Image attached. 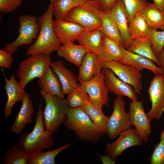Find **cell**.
<instances>
[{"instance_id": "cell-38", "label": "cell", "mask_w": 164, "mask_h": 164, "mask_svg": "<svg viewBox=\"0 0 164 164\" xmlns=\"http://www.w3.org/2000/svg\"><path fill=\"white\" fill-rule=\"evenodd\" d=\"M23 0H0V11L4 13L14 12L21 4Z\"/></svg>"}, {"instance_id": "cell-29", "label": "cell", "mask_w": 164, "mask_h": 164, "mask_svg": "<svg viewBox=\"0 0 164 164\" xmlns=\"http://www.w3.org/2000/svg\"><path fill=\"white\" fill-rule=\"evenodd\" d=\"M81 108L88 114L98 129L104 133L106 134L109 117L104 115L102 108L92 104L89 101L86 102Z\"/></svg>"}, {"instance_id": "cell-24", "label": "cell", "mask_w": 164, "mask_h": 164, "mask_svg": "<svg viewBox=\"0 0 164 164\" xmlns=\"http://www.w3.org/2000/svg\"><path fill=\"white\" fill-rule=\"evenodd\" d=\"M58 56L65 59L70 63L79 67L85 55L88 52L87 49L80 44L73 43L63 44L57 51Z\"/></svg>"}, {"instance_id": "cell-36", "label": "cell", "mask_w": 164, "mask_h": 164, "mask_svg": "<svg viewBox=\"0 0 164 164\" xmlns=\"http://www.w3.org/2000/svg\"><path fill=\"white\" fill-rule=\"evenodd\" d=\"M149 162L151 164H164V128L160 133L159 142L155 146L149 157Z\"/></svg>"}, {"instance_id": "cell-33", "label": "cell", "mask_w": 164, "mask_h": 164, "mask_svg": "<svg viewBox=\"0 0 164 164\" xmlns=\"http://www.w3.org/2000/svg\"><path fill=\"white\" fill-rule=\"evenodd\" d=\"M30 157L17 145H13L4 154L2 162L5 164H29Z\"/></svg>"}, {"instance_id": "cell-17", "label": "cell", "mask_w": 164, "mask_h": 164, "mask_svg": "<svg viewBox=\"0 0 164 164\" xmlns=\"http://www.w3.org/2000/svg\"><path fill=\"white\" fill-rule=\"evenodd\" d=\"M121 55L119 61L122 64L132 66L141 70L146 69L155 75L163 74L162 70L156 65L152 60L139 55L131 52L121 46Z\"/></svg>"}, {"instance_id": "cell-34", "label": "cell", "mask_w": 164, "mask_h": 164, "mask_svg": "<svg viewBox=\"0 0 164 164\" xmlns=\"http://www.w3.org/2000/svg\"><path fill=\"white\" fill-rule=\"evenodd\" d=\"M89 95L84 87L80 84L76 89L67 94L66 101L71 108L81 107L89 100Z\"/></svg>"}, {"instance_id": "cell-11", "label": "cell", "mask_w": 164, "mask_h": 164, "mask_svg": "<svg viewBox=\"0 0 164 164\" xmlns=\"http://www.w3.org/2000/svg\"><path fill=\"white\" fill-rule=\"evenodd\" d=\"M143 99L130 101L128 114L132 125L134 126L138 134L144 143H147L152 134L151 121L145 111L143 104Z\"/></svg>"}, {"instance_id": "cell-4", "label": "cell", "mask_w": 164, "mask_h": 164, "mask_svg": "<svg viewBox=\"0 0 164 164\" xmlns=\"http://www.w3.org/2000/svg\"><path fill=\"white\" fill-rule=\"evenodd\" d=\"M39 92L45 103L43 111L45 129L54 133L64 123L69 106L64 97L50 95L41 90Z\"/></svg>"}, {"instance_id": "cell-31", "label": "cell", "mask_w": 164, "mask_h": 164, "mask_svg": "<svg viewBox=\"0 0 164 164\" xmlns=\"http://www.w3.org/2000/svg\"><path fill=\"white\" fill-rule=\"evenodd\" d=\"M71 145V143H69L52 151L44 152L43 151L31 155L29 164H55L56 156Z\"/></svg>"}, {"instance_id": "cell-44", "label": "cell", "mask_w": 164, "mask_h": 164, "mask_svg": "<svg viewBox=\"0 0 164 164\" xmlns=\"http://www.w3.org/2000/svg\"><path fill=\"white\" fill-rule=\"evenodd\" d=\"M60 0H50V2H51L52 3H54L56 2L59 1Z\"/></svg>"}, {"instance_id": "cell-16", "label": "cell", "mask_w": 164, "mask_h": 164, "mask_svg": "<svg viewBox=\"0 0 164 164\" xmlns=\"http://www.w3.org/2000/svg\"><path fill=\"white\" fill-rule=\"evenodd\" d=\"M5 81L4 88L7 96V101L3 110L4 117L8 118L12 113V107L16 102L22 101L26 94L25 89L22 88L19 82L16 80L15 76L11 74L8 79L3 73Z\"/></svg>"}, {"instance_id": "cell-19", "label": "cell", "mask_w": 164, "mask_h": 164, "mask_svg": "<svg viewBox=\"0 0 164 164\" xmlns=\"http://www.w3.org/2000/svg\"><path fill=\"white\" fill-rule=\"evenodd\" d=\"M102 63L97 54L87 52L79 67L78 80L80 82L87 81L100 73L102 70Z\"/></svg>"}, {"instance_id": "cell-12", "label": "cell", "mask_w": 164, "mask_h": 164, "mask_svg": "<svg viewBox=\"0 0 164 164\" xmlns=\"http://www.w3.org/2000/svg\"><path fill=\"white\" fill-rule=\"evenodd\" d=\"M80 83L88 94L90 103L101 108L108 106L109 91L105 85L103 69L89 80Z\"/></svg>"}, {"instance_id": "cell-26", "label": "cell", "mask_w": 164, "mask_h": 164, "mask_svg": "<svg viewBox=\"0 0 164 164\" xmlns=\"http://www.w3.org/2000/svg\"><path fill=\"white\" fill-rule=\"evenodd\" d=\"M126 50L131 52L152 60L159 66L158 59L153 51L149 36L133 39Z\"/></svg>"}, {"instance_id": "cell-20", "label": "cell", "mask_w": 164, "mask_h": 164, "mask_svg": "<svg viewBox=\"0 0 164 164\" xmlns=\"http://www.w3.org/2000/svg\"><path fill=\"white\" fill-rule=\"evenodd\" d=\"M22 102L19 111L10 128L11 132L17 135L20 134L27 125L32 121V115L34 111V105L29 94L26 93Z\"/></svg>"}, {"instance_id": "cell-2", "label": "cell", "mask_w": 164, "mask_h": 164, "mask_svg": "<svg viewBox=\"0 0 164 164\" xmlns=\"http://www.w3.org/2000/svg\"><path fill=\"white\" fill-rule=\"evenodd\" d=\"M53 3L50 2L46 10L39 18L40 29L35 42L28 48L26 56L44 54L50 56L57 51L62 44L56 36L53 25Z\"/></svg>"}, {"instance_id": "cell-9", "label": "cell", "mask_w": 164, "mask_h": 164, "mask_svg": "<svg viewBox=\"0 0 164 164\" xmlns=\"http://www.w3.org/2000/svg\"><path fill=\"white\" fill-rule=\"evenodd\" d=\"M102 68L112 70L120 79L132 85L137 94H141L143 89L141 70L130 65L115 61L102 63Z\"/></svg>"}, {"instance_id": "cell-28", "label": "cell", "mask_w": 164, "mask_h": 164, "mask_svg": "<svg viewBox=\"0 0 164 164\" xmlns=\"http://www.w3.org/2000/svg\"><path fill=\"white\" fill-rule=\"evenodd\" d=\"M121 46L104 35L101 49L97 54L99 60L102 63L119 61L121 55Z\"/></svg>"}, {"instance_id": "cell-10", "label": "cell", "mask_w": 164, "mask_h": 164, "mask_svg": "<svg viewBox=\"0 0 164 164\" xmlns=\"http://www.w3.org/2000/svg\"><path fill=\"white\" fill-rule=\"evenodd\" d=\"M148 93L151 108L147 113L149 119L159 120L164 113V75H155L151 80Z\"/></svg>"}, {"instance_id": "cell-30", "label": "cell", "mask_w": 164, "mask_h": 164, "mask_svg": "<svg viewBox=\"0 0 164 164\" xmlns=\"http://www.w3.org/2000/svg\"><path fill=\"white\" fill-rule=\"evenodd\" d=\"M128 25L132 40L149 36L150 34L151 29L140 12L136 13L132 21L128 22Z\"/></svg>"}, {"instance_id": "cell-18", "label": "cell", "mask_w": 164, "mask_h": 164, "mask_svg": "<svg viewBox=\"0 0 164 164\" xmlns=\"http://www.w3.org/2000/svg\"><path fill=\"white\" fill-rule=\"evenodd\" d=\"M50 67L60 81L63 95L69 94L80 85L76 75L65 67L62 61L51 62Z\"/></svg>"}, {"instance_id": "cell-41", "label": "cell", "mask_w": 164, "mask_h": 164, "mask_svg": "<svg viewBox=\"0 0 164 164\" xmlns=\"http://www.w3.org/2000/svg\"><path fill=\"white\" fill-rule=\"evenodd\" d=\"M102 163L103 164H115L116 160H112L108 155L103 156L100 154H98Z\"/></svg>"}, {"instance_id": "cell-27", "label": "cell", "mask_w": 164, "mask_h": 164, "mask_svg": "<svg viewBox=\"0 0 164 164\" xmlns=\"http://www.w3.org/2000/svg\"><path fill=\"white\" fill-rule=\"evenodd\" d=\"M140 12L151 29L164 30V12L154 3L147 2Z\"/></svg>"}, {"instance_id": "cell-35", "label": "cell", "mask_w": 164, "mask_h": 164, "mask_svg": "<svg viewBox=\"0 0 164 164\" xmlns=\"http://www.w3.org/2000/svg\"><path fill=\"white\" fill-rule=\"evenodd\" d=\"M123 4L128 22L140 12L147 3L146 0H120Z\"/></svg>"}, {"instance_id": "cell-8", "label": "cell", "mask_w": 164, "mask_h": 164, "mask_svg": "<svg viewBox=\"0 0 164 164\" xmlns=\"http://www.w3.org/2000/svg\"><path fill=\"white\" fill-rule=\"evenodd\" d=\"M113 104V112L108 118L106 133L111 139H115L132 126L128 113L125 111L126 102L123 96H117L114 99Z\"/></svg>"}, {"instance_id": "cell-21", "label": "cell", "mask_w": 164, "mask_h": 164, "mask_svg": "<svg viewBox=\"0 0 164 164\" xmlns=\"http://www.w3.org/2000/svg\"><path fill=\"white\" fill-rule=\"evenodd\" d=\"M116 22L127 49L132 39L128 28V22L124 5L120 0H117L110 10Z\"/></svg>"}, {"instance_id": "cell-37", "label": "cell", "mask_w": 164, "mask_h": 164, "mask_svg": "<svg viewBox=\"0 0 164 164\" xmlns=\"http://www.w3.org/2000/svg\"><path fill=\"white\" fill-rule=\"evenodd\" d=\"M149 36L153 51L157 57L164 47V30L159 31L151 29Z\"/></svg>"}, {"instance_id": "cell-43", "label": "cell", "mask_w": 164, "mask_h": 164, "mask_svg": "<svg viewBox=\"0 0 164 164\" xmlns=\"http://www.w3.org/2000/svg\"><path fill=\"white\" fill-rule=\"evenodd\" d=\"M154 3L161 10L164 12V0H153Z\"/></svg>"}, {"instance_id": "cell-14", "label": "cell", "mask_w": 164, "mask_h": 164, "mask_svg": "<svg viewBox=\"0 0 164 164\" xmlns=\"http://www.w3.org/2000/svg\"><path fill=\"white\" fill-rule=\"evenodd\" d=\"M103 69L105 85L109 91L117 96H126L131 101L138 100L137 94L132 85L124 82L116 76L111 69Z\"/></svg>"}, {"instance_id": "cell-15", "label": "cell", "mask_w": 164, "mask_h": 164, "mask_svg": "<svg viewBox=\"0 0 164 164\" xmlns=\"http://www.w3.org/2000/svg\"><path fill=\"white\" fill-rule=\"evenodd\" d=\"M55 33L61 43H73L85 29L76 23L60 19L53 21Z\"/></svg>"}, {"instance_id": "cell-23", "label": "cell", "mask_w": 164, "mask_h": 164, "mask_svg": "<svg viewBox=\"0 0 164 164\" xmlns=\"http://www.w3.org/2000/svg\"><path fill=\"white\" fill-rule=\"evenodd\" d=\"M54 73L52 68H49L39 78L37 83L40 90L50 95L64 97L61 83Z\"/></svg>"}, {"instance_id": "cell-1", "label": "cell", "mask_w": 164, "mask_h": 164, "mask_svg": "<svg viewBox=\"0 0 164 164\" xmlns=\"http://www.w3.org/2000/svg\"><path fill=\"white\" fill-rule=\"evenodd\" d=\"M42 103L41 100L38 107L33 130L30 132L22 134L17 142V146L30 156L43 152L44 149H50L54 144L52 137L53 133L46 130L45 128Z\"/></svg>"}, {"instance_id": "cell-13", "label": "cell", "mask_w": 164, "mask_h": 164, "mask_svg": "<svg viewBox=\"0 0 164 164\" xmlns=\"http://www.w3.org/2000/svg\"><path fill=\"white\" fill-rule=\"evenodd\" d=\"M119 135L115 141L108 143L106 145V152L112 160H116L128 148L143 144L142 139L135 128H132L125 130Z\"/></svg>"}, {"instance_id": "cell-22", "label": "cell", "mask_w": 164, "mask_h": 164, "mask_svg": "<svg viewBox=\"0 0 164 164\" xmlns=\"http://www.w3.org/2000/svg\"><path fill=\"white\" fill-rule=\"evenodd\" d=\"M99 14L102 23L101 30L104 35L125 48L124 41L110 10L103 11L100 9Z\"/></svg>"}, {"instance_id": "cell-5", "label": "cell", "mask_w": 164, "mask_h": 164, "mask_svg": "<svg viewBox=\"0 0 164 164\" xmlns=\"http://www.w3.org/2000/svg\"><path fill=\"white\" fill-rule=\"evenodd\" d=\"M100 9L94 0H88L72 8L64 20L77 24L85 30H101Z\"/></svg>"}, {"instance_id": "cell-3", "label": "cell", "mask_w": 164, "mask_h": 164, "mask_svg": "<svg viewBox=\"0 0 164 164\" xmlns=\"http://www.w3.org/2000/svg\"><path fill=\"white\" fill-rule=\"evenodd\" d=\"M64 124L79 138L88 142L98 141L104 134L96 126L88 114L81 107L71 108L67 111Z\"/></svg>"}, {"instance_id": "cell-39", "label": "cell", "mask_w": 164, "mask_h": 164, "mask_svg": "<svg viewBox=\"0 0 164 164\" xmlns=\"http://www.w3.org/2000/svg\"><path fill=\"white\" fill-rule=\"evenodd\" d=\"M12 54L5 50H0V67L9 68L13 61Z\"/></svg>"}, {"instance_id": "cell-42", "label": "cell", "mask_w": 164, "mask_h": 164, "mask_svg": "<svg viewBox=\"0 0 164 164\" xmlns=\"http://www.w3.org/2000/svg\"><path fill=\"white\" fill-rule=\"evenodd\" d=\"M157 57L159 61V66L162 70L163 74L164 75V47Z\"/></svg>"}, {"instance_id": "cell-7", "label": "cell", "mask_w": 164, "mask_h": 164, "mask_svg": "<svg viewBox=\"0 0 164 164\" xmlns=\"http://www.w3.org/2000/svg\"><path fill=\"white\" fill-rule=\"evenodd\" d=\"M19 35L13 41L7 43L3 48L12 54L15 53L21 46L31 45L39 35L40 25L39 18L36 16L23 15L19 18Z\"/></svg>"}, {"instance_id": "cell-25", "label": "cell", "mask_w": 164, "mask_h": 164, "mask_svg": "<svg viewBox=\"0 0 164 164\" xmlns=\"http://www.w3.org/2000/svg\"><path fill=\"white\" fill-rule=\"evenodd\" d=\"M104 36L99 29L84 30L79 35L77 40L85 47L88 52L97 54L101 49Z\"/></svg>"}, {"instance_id": "cell-6", "label": "cell", "mask_w": 164, "mask_h": 164, "mask_svg": "<svg viewBox=\"0 0 164 164\" xmlns=\"http://www.w3.org/2000/svg\"><path fill=\"white\" fill-rule=\"evenodd\" d=\"M51 62L50 56L44 54L30 55L23 60L16 71L21 87L25 89L29 82L41 77L50 67Z\"/></svg>"}, {"instance_id": "cell-32", "label": "cell", "mask_w": 164, "mask_h": 164, "mask_svg": "<svg viewBox=\"0 0 164 164\" xmlns=\"http://www.w3.org/2000/svg\"><path fill=\"white\" fill-rule=\"evenodd\" d=\"M88 0H60L53 3V13L56 19L64 20L70 10Z\"/></svg>"}, {"instance_id": "cell-40", "label": "cell", "mask_w": 164, "mask_h": 164, "mask_svg": "<svg viewBox=\"0 0 164 164\" xmlns=\"http://www.w3.org/2000/svg\"><path fill=\"white\" fill-rule=\"evenodd\" d=\"M98 5L100 9L103 11L110 10L117 0H94Z\"/></svg>"}]
</instances>
